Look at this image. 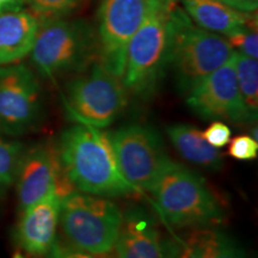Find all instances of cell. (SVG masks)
<instances>
[{"label": "cell", "mask_w": 258, "mask_h": 258, "mask_svg": "<svg viewBox=\"0 0 258 258\" xmlns=\"http://www.w3.org/2000/svg\"><path fill=\"white\" fill-rule=\"evenodd\" d=\"M147 2L148 5L152 6V8L159 10L161 12H165V14H170L176 8L179 0H147Z\"/></svg>", "instance_id": "obj_28"}, {"label": "cell", "mask_w": 258, "mask_h": 258, "mask_svg": "<svg viewBox=\"0 0 258 258\" xmlns=\"http://www.w3.org/2000/svg\"><path fill=\"white\" fill-rule=\"evenodd\" d=\"M179 3L194 23L224 37L257 25V12L245 14L220 0H179Z\"/></svg>", "instance_id": "obj_16"}, {"label": "cell", "mask_w": 258, "mask_h": 258, "mask_svg": "<svg viewBox=\"0 0 258 258\" xmlns=\"http://www.w3.org/2000/svg\"><path fill=\"white\" fill-rule=\"evenodd\" d=\"M228 154L237 160L256 159L258 154V141L249 135H239L230 140Z\"/></svg>", "instance_id": "obj_24"}, {"label": "cell", "mask_w": 258, "mask_h": 258, "mask_svg": "<svg viewBox=\"0 0 258 258\" xmlns=\"http://www.w3.org/2000/svg\"><path fill=\"white\" fill-rule=\"evenodd\" d=\"M15 184L21 212L51 190L56 189L62 198L74 190L62 175L55 147L47 144L25 147Z\"/></svg>", "instance_id": "obj_12"}, {"label": "cell", "mask_w": 258, "mask_h": 258, "mask_svg": "<svg viewBox=\"0 0 258 258\" xmlns=\"http://www.w3.org/2000/svg\"><path fill=\"white\" fill-rule=\"evenodd\" d=\"M62 196L56 189L22 211L15 231L16 243L34 257L46 256L56 239Z\"/></svg>", "instance_id": "obj_13"}, {"label": "cell", "mask_w": 258, "mask_h": 258, "mask_svg": "<svg viewBox=\"0 0 258 258\" xmlns=\"http://www.w3.org/2000/svg\"><path fill=\"white\" fill-rule=\"evenodd\" d=\"M40 19L23 8L0 12V66L17 63L30 54Z\"/></svg>", "instance_id": "obj_15"}, {"label": "cell", "mask_w": 258, "mask_h": 258, "mask_svg": "<svg viewBox=\"0 0 258 258\" xmlns=\"http://www.w3.org/2000/svg\"><path fill=\"white\" fill-rule=\"evenodd\" d=\"M41 121V86L35 73L23 63L0 66V132L22 135Z\"/></svg>", "instance_id": "obj_9"}, {"label": "cell", "mask_w": 258, "mask_h": 258, "mask_svg": "<svg viewBox=\"0 0 258 258\" xmlns=\"http://www.w3.org/2000/svg\"><path fill=\"white\" fill-rule=\"evenodd\" d=\"M114 251L117 258H163L156 218L143 207L127 209Z\"/></svg>", "instance_id": "obj_14"}, {"label": "cell", "mask_w": 258, "mask_h": 258, "mask_svg": "<svg viewBox=\"0 0 258 258\" xmlns=\"http://www.w3.org/2000/svg\"><path fill=\"white\" fill-rule=\"evenodd\" d=\"M186 105L205 121L251 123L238 88L234 53L227 62L194 86L186 95Z\"/></svg>", "instance_id": "obj_11"}, {"label": "cell", "mask_w": 258, "mask_h": 258, "mask_svg": "<svg viewBox=\"0 0 258 258\" xmlns=\"http://www.w3.org/2000/svg\"><path fill=\"white\" fill-rule=\"evenodd\" d=\"M14 258H24L23 256H22V254L21 253H16L15 254V256H14Z\"/></svg>", "instance_id": "obj_31"}, {"label": "cell", "mask_w": 258, "mask_h": 258, "mask_svg": "<svg viewBox=\"0 0 258 258\" xmlns=\"http://www.w3.org/2000/svg\"><path fill=\"white\" fill-rule=\"evenodd\" d=\"M253 258H256V257H253Z\"/></svg>", "instance_id": "obj_33"}, {"label": "cell", "mask_w": 258, "mask_h": 258, "mask_svg": "<svg viewBox=\"0 0 258 258\" xmlns=\"http://www.w3.org/2000/svg\"><path fill=\"white\" fill-rule=\"evenodd\" d=\"M235 74L243 103L251 123L258 116V61L234 51Z\"/></svg>", "instance_id": "obj_18"}, {"label": "cell", "mask_w": 258, "mask_h": 258, "mask_svg": "<svg viewBox=\"0 0 258 258\" xmlns=\"http://www.w3.org/2000/svg\"><path fill=\"white\" fill-rule=\"evenodd\" d=\"M62 104L70 120L102 129L111 125L125 110L128 91L121 78L98 61L67 83Z\"/></svg>", "instance_id": "obj_6"}, {"label": "cell", "mask_w": 258, "mask_h": 258, "mask_svg": "<svg viewBox=\"0 0 258 258\" xmlns=\"http://www.w3.org/2000/svg\"><path fill=\"white\" fill-rule=\"evenodd\" d=\"M209 228H195L185 237L161 240L163 258H206Z\"/></svg>", "instance_id": "obj_19"}, {"label": "cell", "mask_w": 258, "mask_h": 258, "mask_svg": "<svg viewBox=\"0 0 258 258\" xmlns=\"http://www.w3.org/2000/svg\"><path fill=\"white\" fill-rule=\"evenodd\" d=\"M123 213L110 199L73 190L61 201L64 239L93 256L110 253L117 240Z\"/></svg>", "instance_id": "obj_5"}, {"label": "cell", "mask_w": 258, "mask_h": 258, "mask_svg": "<svg viewBox=\"0 0 258 258\" xmlns=\"http://www.w3.org/2000/svg\"><path fill=\"white\" fill-rule=\"evenodd\" d=\"M98 258H117L116 257L115 253H105V254H102V256H98Z\"/></svg>", "instance_id": "obj_30"}, {"label": "cell", "mask_w": 258, "mask_h": 258, "mask_svg": "<svg viewBox=\"0 0 258 258\" xmlns=\"http://www.w3.org/2000/svg\"><path fill=\"white\" fill-rule=\"evenodd\" d=\"M105 133L122 176L141 192L151 191L171 161L161 135L140 123Z\"/></svg>", "instance_id": "obj_8"}, {"label": "cell", "mask_w": 258, "mask_h": 258, "mask_svg": "<svg viewBox=\"0 0 258 258\" xmlns=\"http://www.w3.org/2000/svg\"><path fill=\"white\" fill-rule=\"evenodd\" d=\"M148 9L147 0H102L98 16L99 62L122 78L127 47L141 27Z\"/></svg>", "instance_id": "obj_10"}, {"label": "cell", "mask_w": 258, "mask_h": 258, "mask_svg": "<svg viewBox=\"0 0 258 258\" xmlns=\"http://www.w3.org/2000/svg\"><path fill=\"white\" fill-rule=\"evenodd\" d=\"M169 14L150 6L145 21L129 42L122 83L128 93L147 99L169 64Z\"/></svg>", "instance_id": "obj_7"}, {"label": "cell", "mask_w": 258, "mask_h": 258, "mask_svg": "<svg viewBox=\"0 0 258 258\" xmlns=\"http://www.w3.org/2000/svg\"><path fill=\"white\" fill-rule=\"evenodd\" d=\"M150 192L161 219L175 228H213L225 219L224 208L206 180L172 160Z\"/></svg>", "instance_id": "obj_2"}, {"label": "cell", "mask_w": 258, "mask_h": 258, "mask_svg": "<svg viewBox=\"0 0 258 258\" xmlns=\"http://www.w3.org/2000/svg\"><path fill=\"white\" fill-rule=\"evenodd\" d=\"M171 144L189 163L202 169L219 171L224 166V154L213 147L203 137L202 131L188 123H173L166 127Z\"/></svg>", "instance_id": "obj_17"}, {"label": "cell", "mask_w": 258, "mask_h": 258, "mask_svg": "<svg viewBox=\"0 0 258 258\" xmlns=\"http://www.w3.org/2000/svg\"><path fill=\"white\" fill-rule=\"evenodd\" d=\"M203 137L213 147L221 148L230 143L232 132L227 124L221 121H213L206 131L202 132Z\"/></svg>", "instance_id": "obj_25"}, {"label": "cell", "mask_w": 258, "mask_h": 258, "mask_svg": "<svg viewBox=\"0 0 258 258\" xmlns=\"http://www.w3.org/2000/svg\"><path fill=\"white\" fill-rule=\"evenodd\" d=\"M220 2H222V3H225V4H227V3H228V0H220Z\"/></svg>", "instance_id": "obj_32"}, {"label": "cell", "mask_w": 258, "mask_h": 258, "mask_svg": "<svg viewBox=\"0 0 258 258\" xmlns=\"http://www.w3.org/2000/svg\"><path fill=\"white\" fill-rule=\"evenodd\" d=\"M169 64L175 72L177 88L186 96L202 79L227 62L234 50L224 36L200 28L178 6L169 14Z\"/></svg>", "instance_id": "obj_3"}, {"label": "cell", "mask_w": 258, "mask_h": 258, "mask_svg": "<svg viewBox=\"0 0 258 258\" xmlns=\"http://www.w3.org/2000/svg\"><path fill=\"white\" fill-rule=\"evenodd\" d=\"M64 179L74 190L102 198L143 194L122 176L106 133L76 123L60 134L55 146Z\"/></svg>", "instance_id": "obj_1"}, {"label": "cell", "mask_w": 258, "mask_h": 258, "mask_svg": "<svg viewBox=\"0 0 258 258\" xmlns=\"http://www.w3.org/2000/svg\"><path fill=\"white\" fill-rule=\"evenodd\" d=\"M232 49L245 56L258 59V29L257 25L246 27L225 37Z\"/></svg>", "instance_id": "obj_23"}, {"label": "cell", "mask_w": 258, "mask_h": 258, "mask_svg": "<svg viewBox=\"0 0 258 258\" xmlns=\"http://www.w3.org/2000/svg\"><path fill=\"white\" fill-rule=\"evenodd\" d=\"M46 256L47 258H96L93 254L77 249L67 241L59 239H55Z\"/></svg>", "instance_id": "obj_26"}, {"label": "cell", "mask_w": 258, "mask_h": 258, "mask_svg": "<svg viewBox=\"0 0 258 258\" xmlns=\"http://www.w3.org/2000/svg\"><path fill=\"white\" fill-rule=\"evenodd\" d=\"M23 0H0V12L23 8Z\"/></svg>", "instance_id": "obj_29"}, {"label": "cell", "mask_w": 258, "mask_h": 258, "mask_svg": "<svg viewBox=\"0 0 258 258\" xmlns=\"http://www.w3.org/2000/svg\"><path fill=\"white\" fill-rule=\"evenodd\" d=\"M227 5L245 14H254L258 9V0H228Z\"/></svg>", "instance_id": "obj_27"}, {"label": "cell", "mask_w": 258, "mask_h": 258, "mask_svg": "<svg viewBox=\"0 0 258 258\" xmlns=\"http://www.w3.org/2000/svg\"><path fill=\"white\" fill-rule=\"evenodd\" d=\"M98 42L92 29L83 21L63 18L40 22L30 56L42 76L55 80L80 73L95 62Z\"/></svg>", "instance_id": "obj_4"}, {"label": "cell", "mask_w": 258, "mask_h": 258, "mask_svg": "<svg viewBox=\"0 0 258 258\" xmlns=\"http://www.w3.org/2000/svg\"><path fill=\"white\" fill-rule=\"evenodd\" d=\"M30 6L32 14L40 19L63 18L78 8L82 0H23Z\"/></svg>", "instance_id": "obj_22"}, {"label": "cell", "mask_w": 258, "mask_h": 258, "mask_svg": "<svg viewBox=\"0 0 258 258\" xmlns=\"http://www.w3.org/2000/svg\"><path fill=\"white\" fill-rule=\"evenodd\" d=\"M0 132V196L16 183L17 171L25 146L21 141Z\"/></svg>", "instance_id": "obj_20"}, {"label": "cell", "mask_w": 258, "mask_h": 258, "mask_svg": "<svg viewBox=\"0 0 258 258\" xmlns=\"http://www.w3.org/2000/svg\"><path fill=\"white\" fill-rule=\"evenodd\" d=\"M206 258H245L241 245L224 230L209 228Z\"/></svg>", "instance_id": "obj_21"}]
</instances>
